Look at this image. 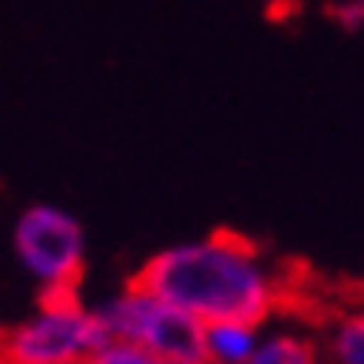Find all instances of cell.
<instances>
[{
  "label": "cell",
  "instance_id": "cell-1",
  "mask_svg": "<svg viewBox=\"0 0 364 364\" xmlns=\"http://www.w3.org/2000/svg\"><path fill=\"white\" fill-rule=\"evenodd\" d=\"M134 283L182 309L201 327L220 320L264 327L283 301V279L275 264L253 242L227 230L153 253Z\"/></svg>",
  "mask_w": 364,
  "mask_h": 364
},
{
  "label": "cell",
  "instance_id": "cell-2",
  "mask_svg": "<svg viewBox=\"0 0 364 364\" xmlns=\"http://www.w3.org/2000/svg\"><path fill=\"white\" fill-rule=\"evenodd\" d=\"M108 346L105 323L78 290L41 294L38 309L0 338V364H78Z\"/></svg>",
  "mask_w": 364,
  "mask_h": 364
},
{
  "label": "cell",
  "instance_id": "cell-3",
  "mask_svg": "<svg viewBox=\"0 0 364 364\" xmlns=\"http://www.w3.org/2000/svg\"><path fill=\"white\" fill-rule=\"evenodd\" d=\"M108 342H123L153 353L164 364H205L201 357V323L182 309L168 305L141 283H130L97 309Z\"/></svg>",
  "mask_w": 364,
  "mask_h": 364
},
{
  "label": "cell",
  "instance_id": "cell-4",
  "mask_svg": "<svg viewBox=\"0 0 364 364\" xmlns=\"http://www.w3.org/2000/svg\"><path fill=\"white\" fill-rule=\"evenodd\" d=\"M11 253L41 294L78 290L86 268V230L60 205H30L11 227Z\"/></svg>",
  "mask_w": 364,
  "mask_h": 364
},
{
  "label": "cell",
  "instance_id": "cell-5",
  "mask_svg": "<svg viewBox=\"0 0 364 364\" xmlns=\"http://www.w3.org/2000/svg\"><path fill=\"white\" fill-rule=\"evenodd\" d=\"M264 327L242 320H220L201 327V357L205 364H245L260 346Z\"/></svg>",
  "mask_w": 364,
  "mask_h": 364
},
{
  "label": "cell",
  "instance_id": "cell-6",
  "mask_svg": "<svg viewBox=\"0 0 364 364\" xmlns=\"http://www.w3.org/2000/svg\"><path fill=\"white\" fill-rule=\"evenodd\" d=\"M245 364H327V357L316 338H309L294 327H275L260 335V346Z\"/></svg>",
  "mask_w": 364,
  "mask_h": 364
},
{
  "label": "cell",
  "instance_id": "cell-7",
  "mask_svg": "<svg viewBox=\"0 0 364 364\" xmlns=\"http://www.w3.org/2000/svg\"><path fill=\"white\" fill-rule=\"evenodd\" d=\"M327 364H364V309L342 312L320 346Z\"/></svg>",
  "mask_w": 364,
  "mask_h": 364
},
{
  "label": "cell",
  "instance_id": "cell-8",
  "mask_svg": "<svg viewBox=\"0 0 364 364\" xmlns=\"http://www.w3.org/2000/svg\"><path fill=\"white\" fill-rule=\"evenodd\" d=\"M97 364H164V360H156L153 353H145V350H134V346L108 342L101 350V357H97Z\"/></svg>",
  "mask_w": 364,
  "mask_h": 364
},
{
  "label": "cell",
  "instance_id": "cell-9",
  "mask_svg": "<svg viewBox=\"0 0 364 364\" xmlns=\"http://www.w3.org/2000/svg\"><path fill=\"white\" fill-rule=\"evenodd\" d=\"M327 15L342 30H360L364 26V0H327Z\"/></svg>",
  "mask_w": 364,
  "mask_h": 364
},
{
  "label": "cell",
  "instance_id": "cell-10",
  "mask_svg": "<svg viewBox=\"0 0 364 364\" xmlns=\"http://www.w3.org/2000/svg\"><path fill=\"white\" fill-rule=\"evenodd\" d=\"M78 364H97V360H78Z\"/></svg>",
  "mask_w": 364,
  "mask_h": 364
}]
</instances>
